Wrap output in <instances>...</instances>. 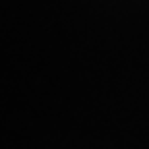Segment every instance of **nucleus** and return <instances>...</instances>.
Wrapping results in <instances>:
<instances>
[]
</instances>
